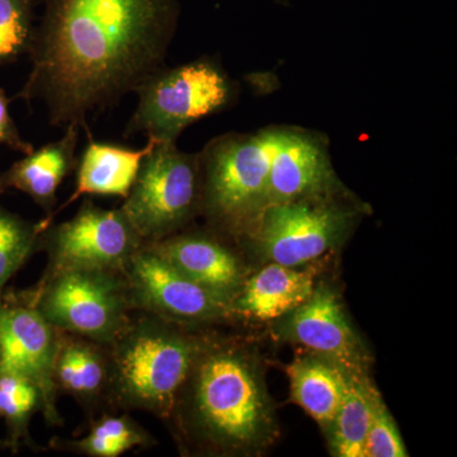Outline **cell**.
Here are the masks:
<instances>
[{"label":"cell","mask_w":457,"mask_h":457,"mask_svg":"<svg viewBox=\"0 0 457 457\" xmlns=\"http://www.w3.org/2000/svg\"><path fill=\"white\" fill-rule=\"evenodd\" d=\"M177 0H46L14 99L41 102L51 126L77 125L114 106L164 65Z\"/></svg>","instance_id":"obj_1"},{"label":"cell","mask_w":457,"mask_h":457,"mask_svg":"<svg viewBox=\"0 0 457 457\" xmlns=\"http://www.w3.org/2000/svg\"><path fill=\"white\" fill-rule=\"evenodd\" d=\"M176 414L196 440L221 453L258 446L273 428L269 399L248 357L206 338L170 418Z\"/></svg>","instance_id":"obj_2"},{"label":"cell","mask_w":457,"mask_h":457,"mask_svg":"<svg viewBox=\"0 0 457 457\" xmlns=\"http://www.w3.org/2000/svg\"><path fill=\"white\" fill-rule=\"evenodd\" d=\"M185 328L150 312H132L107 345L113 411H143L170 420L204 339Z\"/></svg>","instance_id":"obj_3"},{"label":"cell","mask_w":457,"mask_h":457,"mask_svg":"<svg viewBox=\"0 0 457 457\" xmlns=\"http://www.w3.org/2000/svg\"><path fill=\"white\" fill-rule=\"evenodd\" d=\"M134 93L139 101L125 137L145 134L156 143H177L195 122L233 106L239 86L220 62L204 56L174 68L162 66Z\"/></svg>","instance_id":"obj_4"},{"label":"cell","mask_w":457,"mask_h":457,"mask_svg":"<svg viewBox=\"0 0 457 457\" xmlns=\"http://www.w3.org/2000/svg\"><path fill=\"white\" fill-rule=\"evenodd\" d=\"M279 126L221 135L200 154L204 213L213 227L242 234L263 210Z\"/></svg>","instance_id":"obj_5"},{"label":"cell","mask_w":457,"mask_h":457,"mask_svg":"<svg viewBox=\"0 0 457 457\" xmlns=\"http://www.w3.org/2000/svg\"><path fill=\"white\" fill-rule=\"evenodd\" d=\"M31 295L55 329L104 345L114 341L134 312L123 270H53Z\"/></svg>","instance_id":"obj_6"},{"label":"cell","mask_w":457,"mask_h":457,"mask_svg":"<svg viewBox=\"0 0 457 457\" xmlns=\"http://www.w3.org/2000/svg\"><path fill=\"white\" fill-rule=\"evenodd\" d=\"M362 212L347 191L270 204L242 234L273 263L296 267L341 245Z\"/></svg>","instance_id":"obj_7"},{"label":"cell","mask_w":457,"mask_h":457,"mask_svg":"<svg viewBox=\"0 0 457 457\" xmlns=\"http://www.w3.org/2000/svg\"><path fill=\"white\" fill-rule=\"evenodd\" d=\"M201 206L200 154L182 152L176 143H155L121 209L144 242L152 243L187 227Z\"/></svg>","instance_id":"obj_8"},{"label":"cell","mask_w":457,"mask_h":457,"mask_svg":"<svg viewBox=\"0 0 457 457\" xmlns=\"http://www.w3.org/2000/svg\"><path fill=\"white\" fill-rule=\"evenodd\" d=\"M145 245L120 209L106 210L86 198L71 220L45 228L37 249L46 252V272L71 269L123 270Z\"/></svg>","instance_id":"obj_9"},{"label":"cell","mask_w":457,"mask_h":457,"mask_svg":"<svg viewBox=\"0 0 457 457\" xmlns=\"http://www.w3.org/2000/svg\"><path fill=\"white\" fill-rule=\"evenodd\" d=\"M59 330L42 317L31 290L4 291L0 297V372L31 381L41 394V411L50 426L62 425L54 381Z\"/></svg>","instance_id":"obj_10"},{"label":"cell","mask_w":457,"mask_h":457,"mask_svg":"<svg viewBox=\"0 0 457 457\" xmlns=\"http://www.w3.org/2000/svg\"><path fill=\"white\" fill-rule=\"evenodd\" d=\"M134 311L146 312L183 327L233 317L231 303L192 281L145 245L123 269Z\"/></svg>","instance_id":"obj_11"},{"label":"cell","mask_w":457,"mask_h":457,"mask_svg":"<svg viewBox=\"0 0 457 457\" xmlns=\"http://www.w3.org/2000/svg\"><path fill=\"white\" fill-rule=\"evenodd\" d=\"M345 191L337 177L329 141L320 132L279 126L263 209L270 204Z\"/></svg>","instance_id":"obj_12"},{"label":"cell","mask_w":457,"mask_h":457,"mask_svg":"<svg viewBox=\"0 0 457 457\" xmlns=\"http://www.w3.org/2000/svg\"><path fill=\"white\" fill-rule=\"evenodd\" d=\"M285 330L294 341L352 375H366L369 354L345 317L338 295L315 286L303 305L288 312Z\"/></svg>","instance_id":"obj_13"},{"label":"cell","mask_w":457,"mask_h":457,"mask_svg":"<svg viewBox=\"0 0 457 457\" xmlns=\"http://www.w3.org/2000/svg\"><path fill=\"white\" fill-rule=\"evenodd\" d=\"M145 245L192 281L228 302L231 303L245 284L239 258L212 234L179 231Z\"/></svg>","instance_id":"obj_14"},{"label":"cell","mask_w":457,"mask_h":457,"mask_svg":"<svg viewBox=\"0 0 457 457\" xmlns=\"http://www.w3.org/2000/svg\"><path fill=\"white\" fill-rule=\"evenodd\" d=\"M111 363L107 345L60 332L54 381L57 392L73 396L90 417L106 413L110 402Z\"/></svg>","instance_id":"obj_15"},{"label":"cell","mask_w":457,"mask_h":457,"mask_svg":"<svg viewBox=\"0 0 457 457\" xmlns=\"http://www.w3.org/2000/svg\"><path fill=\"white\" fill-rule=\"evenodd\" d=\"M80 128L69 125L59 140L33 149L7 170L0 173V188L17 189L46 213L41 220L44 228L51 224V216L56 207L57 189L62 180L77 167V146Z\"/></svg>","instance_id":"obj_16"},{"label":"cell","mask_w":457,"mask_h":457,"mask_svg":"<svg viewBox=\"0 0 457 457\" xmlns=\"http://www.w3.org/2000/svg\"><path fill=\"white\" fill-rule=\"evenodd\" d=\"M88 144L77 163V185L74 194L51 216L73 204L80 196H116L125 200L139 173L141 162L156 141L147 139L141 149H130L119 144L101 143L93 139L90 131Z\"/></svg>","instance_id":"obj_17"},{"label":"cell","mask_w":457,"mask_h":457,"mask_svg":"<svg viewBox=\"0 0 457 457\" xmlns=\"http://www.w3.org/2000/svg\"><path fill=\"white\" fill-rule=\"evenodd\" d=\"M312 270L270 263L245 281L231 300L233 315L273 320L303 305L315 288Z\"/></svg>","instance_id":"obj_18"},{"label":"cell","mask_w":457,"mask_h":457,"mask_svg":"<svg viewBox=\"0 0 457 457\" xmlns=\"http://www.w3.org/2000/svg\"><path fill=\"white\" fill-rule=\"evenodd\" d=\"M287 372L295 402L329 428L341 407L348 372L319 354L297 359Z\"/></svg>","instance_id":"obj_19"},{"label":"cell","mask_w":457,"mask_h":457,"mask_svg":"<svg viewBox=\"0 0 457 457\" xmlns=\"http://www.w3.org/2000/svg\"><path fill=\"white\" fill-rule=\"evenodd\" d=\"M376 393L366 375H347L341 407L329 426L330 445L335 455L365 457Z\"/></svg>","instance_id":"obj_20"},{"label":"cell","mask_w":457,"mask_h":457,"mask_svg":"<svg viewBox=\"0 0 457 457\" xmlns=\"http://www.w3.org/2000/svg\"><path fill=\"white\" fill-rule=\"evenodd\" d=\"M154 444L152 436L128 413H102L92 418L88 435L80 440L54 438L51 446L89 457H119Z\"/></svg>","instance_id":"obj_21"},{"label":"cell","mask_w":457,"mask_h":457,"mask_svg":"<svg viewBox=\"0 0 457 457\" xmlns=\"http://www.w3.org/2000/svg\"><path fill=\"white\" fill-rule=\"evenodd\" d=\"M37 411H41L37 387L20 376L0 372V417L7 426L5 445L9 449L17 451L22 445L32 446L29 423Z\"/></svg>","instance_id":"obj_22"},{"label":"cell","mask_w":457,"mask_h":457,"mask_svg":"<svg viewBox=\"0 0 457 457\" xmlns=\"http://www.w3.org/2000/svg\"><path fill=\"white\" fill-rule=\"evenodd\" d=\"M41 221L26 220L0 204V297L11 278L37 249Z\"/></svg>","instance_id":"obj_23"},{"label":"cell","mask_w":457,"mask_h":457,"mask_svg":"<svg viewBox=\"0 0 457 457\" xmlns=\"http://www.w3.org/2000/svg\"><path fill=\"white\" fill-rule=\"evenodd\" d=\"M36 0H0V66L29 55L35 38Z\"/></svg>","instance_id":"obj_24"},{"label":"cell","mask_w":457,"mask_h":457,"mask_svg":"<svg viewBox=\"0 0 457 457\" xmlns=\"http://www.w3.org/2000/svg\"><path fill=\"white\" fill-rule=\"evenodd\" d=\"M408 456L395 422L385 407L380 394L376 393L371 425L365 444V457Z\"/></svg>","instance_id":"obj_25"},{"label":"cell","mask_w":457,"mask_h":457,"mask_svg":"<svg viewBox=\"0 0 457 457\" xmlns=\"http://www.w3.org/2000/svg\"><path fill=\"white\" fill-rule=\"evenodd\" d=\"M13 98H9L7 92L0 87V146H7L14 152L29 154L35 147L29 141L23 139L16 122L9 112V104Z\"/></svg>","instance_id":"obj_26"},{"label":"cell","mask_w":457,"mask_h":457,"mask_svg":"<svg viewBox=\"0 0 457 457\" xmlns=\"http://www.w3.org/2000/svg\"><path fill=\"white\" fill-rule=\"evenodd\" d=\"M3 194H4V191H3L2 188H0V195H3Z\"/></svg>","instance_id":"obj_27"},{"label":"cell","mask_w":457,"mask_h":457,"mask_svg":"<svg viewBox=\"0 0 457 457\" xmlns=\"http://www.w3.org/2000/svg\"><path fill=\"white\" fill-rule=\"evenodd\" d=\"M0 361H2V354H0Z\"/></svg>","instance_id":"obj_28"},{"label":"cell","mask_w":457,"mask_h":457,"mask_svg":"<svg viewBox=\"0 0 457 457\" xmlns=\"http://www.w3.org/2000/svg\"><path fill=\"white\" fill-rule=\"evenodd\" d=\"M0 445H2V444H0Z\"/></svg>","instance_id":"obj_29"}]
</instances>
